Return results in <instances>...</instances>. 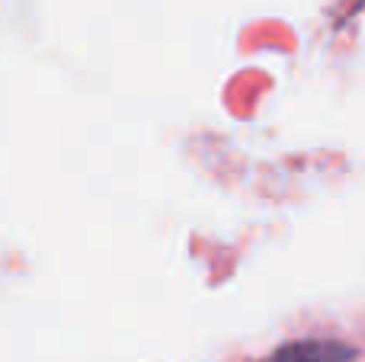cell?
Wrapping results in <instances>:
<instances>
[{"label": "cell", "instance_id": "obj_1", "mask_svg": "<svg viewBox=\"0 0 365 362\" xmlns=\"http://www.w3.org/2000/svg\"><path fill=\"white\" fill-rule=\"evenodd\" d=\"M356 353L334 340H298L276 350L266 362H349Z\"/></svg>", "mask_w": 365, "mask_h": 362}]
</instances>
